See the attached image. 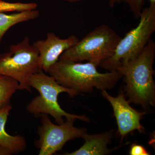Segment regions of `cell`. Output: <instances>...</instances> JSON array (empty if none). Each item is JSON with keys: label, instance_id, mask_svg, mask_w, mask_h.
<instances>
[{"label": "cell", "instance_id": "cell-12", "mask_svg": "<svg viewBox=\"0 0 155 155\" xmlns=\"http://www.w3.org/2000/svg\"><path fill=\"white\" fill-rule=\"evenodd\" d=\"M40 15V11L36 10L10 14L0 13V47L3 37L11 27L21 22L36 19Z\"/></svg>", "mask_w": 155, "mask_h": 155}, {"label": "cell", "instance_id": "cell-16", "mask_svg": "<svg viewBox=\"0 0 155 155\" xmlns=\"http://www.w3.org/2000/svg\"><path fill=\"white\" fill-rule=\"evenodd\" d=\"M130 155H149L150 153L147 151L144 147L141 145L134 143L130 147Z\"/></svg>", "mask_w": 155, "mask_h": 155}, {"label": "cell", "instance_id": "cell-19", "mask_svg": "<svg viewBox=\"0 0 155 155\" xmlns=\"http://www.w3.org/2000/svg\"><path fill=\"white\" fill-rule=\"evenodd\" d=\"M58 1H63V2H68L74 3L78 2H81L83 0H58Z\"/></svg>", "mask_w": 155, "mask_h": 155}, {"label": "cell", "instance_id": "cell-5", "mask_svg": "<svg viewBox=\"0 0 155 155\" xmlns=\"http://www.w3.org/2000/svg\"><path fill=\"white\" fill-rule=\"evenodd\" d=\"M138 25L121 38L113 56L103 61L101 67L109 72L116 71L121 64L141 54L155 31V4L143 9Z\"/></svg>", "mask_w": 155, "mask_h": 155}, {"label": "cell", "instance_id": "cell-18", "mask_svg": "<svg viewBox=\"0 0 155 155\" xmlns=\"http://www.w3.org/2000/svg\"><path fill=\"white\" fill-rule=\"evenodd\" d=\"M0 155H9V154L6 150L0 146Z\"/></svg>", "mask_w": 155, "mask_h": 155}, {"label": "cell", "instance_id": "cell-2", "mask_svg": "<svg viewBox=\"0 0 155 155\" xmlns=\"http://www.w3.org/2000/svg\"><path fill=\"white\" fill-rule=\"evenodd\" d=\"M92 63L58 61L48 71L60 85L81 93H91L94 88L107 90L114 88L122 75L118 71L101 73Z\"/></svg>", "mask_w": 155, "mask_h": 155}, {"label": "cell", "instance_id": "cell-10", "mask_svg": "<svg viewBox=\"0 0 155 155\" xmlns=\"http://www.w3.org/2000/svg\"><path fill=\"white\" fill-rule=\"evenodd\" d=\"M114 130H111L104 133L95 134L87 133L83 138L84 143L80 148L71 153L64 154L65 155H105L109 154L113 150L109 149L108 145L111 143Z\"/></svg>", "mask_w": 155, "mask_h": 155}, {"label": "cell", "instance_id": "cell-17", "mask_svg": "<svg viewBox=\"0 0 155 155\" xmlns=\"http://www.w3.org/2000/svg\"><path fill=\"white\" fill-rule=\"evenodd\" d=\"M122 2V0H108L109 6L111 8H113L117 4Z\"/></svg>", "mask_w": 155, "mask_h": 155}, {"label": "cell", "instance_id": "cell-15", "mask_svg": "<svg viewBox=\"0 0 155 155\" xmlns=\"http://www.w3.org/2000/svg\"><path fill=\"white\" fill-rule=\"evenodd\" d=\"M147 0H122L129 7L133 13L135 19H138L140 17L145 2ZM150 4H155V0H148Z\"/></svg>", "mask_w": 155, "mask_h": 155}, {"label": "cell", "instance_id": "cell-3", "mask_svg": "<svg viewBox=\"0 0 155 155\" xmlns=\"http://www.w3.org/2000/svg\"><path fill=\"white\" fill-rule=\"evenodd\" d=\"M31 87L36 89L39 95L37 96L28 104L26 110L36 118L40 117L42 114L50 115L54 118L58 125L63 124L65 119H74L89 122L90 119L82 115L69 114L61 107L58 102V95L62 93H66L71 97H74L78 93L60 85L55 78L46 75L41 71L31 76L29 80Z\"/></svg>", "mask_w": 155, "mask_h": 155}, {"label": "cell", "instance_id": "cell-6", "mask_svg": "<svg viewBox=\"0 0 155 155\" xmlns=\"http://www.w3.org/2000/svg\"><path fill=\"white\" fill-rule=\"evenodd\" d=\"M41 71L38 51L30 44L27 36L17 44L11 45L8 52L0 55V75L17 81L19 90L31 93L29 78Z\"/></svg>", "mask_w": 155, "mask_h": 155}, {"label": "cell", "instance_id": "cell-7", "mask_svg": "<svg viewBox=\"0 0 155 155\" xmlns=\"http://www.w3.org/2000/svg\"><path fill=\"white\" fill-rule=\"evenodd\" d=\"M41 125L38 132L39 138L35 143L39 150V155H52L61 150L68 141L81 137L87 133L85 128H78L74 126L76 119H66L61 125H56L50 120L48 114L40 116Z\"/></svg>", "mask_w": 155, "mask_h": 155}, {"label": "cell", "instance_id": "cell-4", "mask_svg": "<svg viewBox=\"0 0 155 155\" xmlns=\"http://www.w3.org/2000/svg\"><path fill=\"white\" fill-rule=\"evenodd\" d=\"M121 38L107 25H101L64 52L59 61L81 62L87 61L97 67L111 58Z\"/></svg>", "mask_w": 155, "mask_h": 155}, {"label": "cell", "instance_id": "cell-1", "mask_svg": "<svg viewBox=\"0 0 155 155\" xmlns=\"http://www.w3.org/2000/svg\"><path fill=\"white\" fill-rule=\"evenodd\" d=\"M155 43L150 40L139 55L121 64L116 70L123 78L128 101L145 109L155 105Z\"/></svg>", "mask_w": 155, "mask_h": 155}, {"label": "cell", "instance_id": "cell-8", "mask_svg": "<svg viewBox=\"0 0 155 155\" xmlns=\"http://www.w3.org/2000/svg\"><path fill=\"white\" fill-rule=\"evenodd\" d=\"M101 94L113 107L118 125V133L122 139L134 130L144 133L145 129L140 123V120L147 114L146 112H138L131 107L122 91L120 92L116 97L112 96L107 90L102 91Z\"/></svg>", "mask_w": 155, "mask_h": 155}, {"label": "cell", "instance_id": "cell-13", "mask_svg": "<svg viewBox=\"0 0 155 155\" xmlns=\"http://www.w3.org/2000/svg\"><path fill=\"white\" fill-rule=\"evenodd\" d=\"M18 90L19 85L17 81L0 75V108L9 104L11 98Z\"/></svg>", "mask_w": 155, "mask_h": 155}, {"label": "cell", "instance_id": "cell-11", "mask_svg": "<svg viewBox=\"0 0 155 155\" xmlns=\"http://www.w3.org/2000/svg\"><path fill=\"white\" fill-rule=\"evenodd\" d=\"M12 106L8 104L0 108V146L8 152L9 155L16 154L24 151L27 144L22 135H11L6 132L5 125Z\"/></svg>", "mask_w": 155, "mask_h": 155}, {"label": "cell", "instance_id": "cell-9", "mask_svg": "<svg viewBox=\"0 0 155 155\" xmlns=\"http://www.w3.org/2000/svg\"><path fill=\"white\" fill-rule=\"evenodd\" d=\"M79 41L75 35L61 38L54 33L49 32L45 40H39L33 45L38 51L42 71L47 72L50 67L59 61L61 55Z\"/></svg>", "mask_w": 155, "mask_h": 155}, {"label": "cell", "instance_id": "cell-14", "mask_svg": "<svg viewBox=\"0 0 155 155\" xmlns=\"http://www.w3.org/2000/svg\"><path fill=\"white\" fill-rule=\"evenodd\" d=\"M38 5L35 3H10L0 0V13L8 12H22L36 10Z\"/></svg>", "mask_w": 155, "mask_h": 155}]
</instances>
